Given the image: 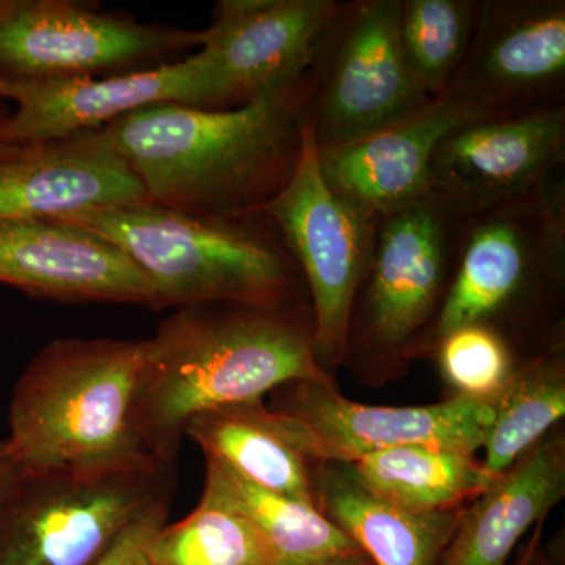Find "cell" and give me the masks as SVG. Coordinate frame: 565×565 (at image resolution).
Returning <instances> with one entry per match:
<instances>
[{
	"label": "cell",
	"instance_id": "6da1fadb",
	"mask_svg": "<svg viewBox=\"0 0 565 565\" xmlns=\"http://www.w3.org/2000/svg\"><path fill=\"white\" fill-rule=\"evenodd\" d=\"M313 68L236 109L154 104L103 129L145 202L214 217L263 214L299 162Z\"/></svg>",
	"mask_w": 565,
	"mask_h": 565
},
{
	"label": "cell",
	"instance_id": "7a4b0ae2",
	"mask_svg": "<svg viewBox=\"0 0 565 565\" xmlns=\"http://www.w3.org/2000/svg\"><path fill=\"white\" fill-rule=\"evenodd\" d=\"M332 379L316 355L310 305L178 308L148 338L137 426L148 451L177 463L193 416L259 401L277 386Z\"/></svg>",
	"mask_w": 565,
	"mask_h": 565
},
{
	"label": "cell",
	"instance_id": "3957f363",
	"mask_svg": "<svg viewBox=\"0 0 565 565\" xmlns=\"http://www.w3.org/2000/svg\"><path fill=\"white\" fill-rule=\"evenodd\" d=\"M148 340L58 338L11 394L7 440L28 473L166 465L148 451L137 411Z\"/></svg>",
	"mask_w": 565,
	"mask_h": 565
},
{
	"label": "cell",
	"instance_id": "277c9868",
	"mask_svg": "<svg viewBox=\"0 0 565 565\" xmlns=\"http://www.w3.org/2000/svg\"><path fill=\"white\" fill-rule=\"evenodd\" d=\"M61 221L117 245L150 282L154 311L203 303L310 305L299 267L264 214L214 217L143 200Z\"/></svg>",
	"mask_w": 565,
	"mask_h": 565
},
{
	"label": "cell",
	"instance_id": "5b68a950",
	"mask_svg": "<svg viewBox=\"0 0 565 565\" xmlns=\"http://www.w3.org/2000/svg\"><path fill=\"white\" fill-rule=\"evenodd\" d=\"M564 274L565 184L557 174L534 191L465 214L451 281L419 352L475 323L492 327L512 345L542 329L559 340L552 319Z\"/></svg>",
	"mask_w": 565,
	"mask_h": 565
},
{
	"label": "cell",
	"instance_id": "8992f818",
	"mask_svg": "<svg viewBox=\"0 0 565 565\" xmlns=\"http://www.w3.org/2000/svg\"><path fill=\"white\" fill-rule=\"evenodd\" d=\"M465 214L429 193L377 218L345 359L396 364L419 352L455 270Z\"/></svg>",
	"mask_w": 565,
	"mask_h": 565
},
{
	"label": "cell",
	"instance_id": "52a82bcc",
	"mask_svg": "<svg viewBox=\"0 0 565 565\" xmlns=\"http://www.w3.org/2000/svg\"><path fill=\"white\" fill-rule=\"evenodd\" d=\"M174 463L22 476L0 504V565H96L122 531L173 497Z\"/></svg>",
	"mask_w": 565,
	"mask_h": 565
},
{
	"label": "cell",
	"instance_id": "ba28073f",
	"mask_svg": "<svg viewBox=\"0 0 565 565\" xmlns=\"http://www.w3.org/2000/svg\"><path fill=\"white\" fill-rule=\"evenodd\" d=\"M203 31L141 24L73 0H0V90L150 70L200 50Z\"/></svg>",
	"mask_w": 565,
	"mask_h": 565
},
{
	"label": "cell",
	"instance_id": "9c48e42d",
	"mask_svg": "<svg viewBox=\"0 0 565 565\" xmlns=\"http://www.w3.org/2000/svg\"><path fill=\"white\" fill-rule=\"evenodd\" d=\"M263 214L302 274L313 316L316 355L329 373L344 362L353 302L377 218L327 184L308 120L296 170Z\"/></svg>",
	"mask_w": 565,
	"mask_h": 565
},
{
	"label": "cell",
	"instance_id": "30bf717a",
	"mask_svg": "<svg viewBox=\"0 0 565 565\" xmlns=\"http://www.w3.org/2000/svg\"><path fill=\"white\" fill-rule=\"evenodd\" d=\"M401 0H352L323 36L308 121L318 151L370 136L423 109L399 41Z\"/></svg>",
	"mask_w": 565,
	"mask_h": 565
},
{
	"label": "cell",
	"instance_id": "8fae6325",
	"mask_svg": "<svg viewBox=\"0 0 565 565\" xmlns=\"http://www.w3.org/2000/svg\"><path fill=\"white\" fill-rule=\"evenodd\" d=\"M280 412L289 440L311 463H353L397 446L471 452L484 446L492 404L455 396L418 407L353 403L332 379L297 382Z\"/></svg>",
	"mask_w": 565,
	"mask_h": 565
},
{
	"label": "cell",
	"instance_id": "7c38bea8",
	"mask_svg": "<svg viewBox=\"0 0 565 565\" xmlns=\"http://www.w3.org/2000/svg\"><path fill=\"white\" fill-rule=\"evenodd\" d=\"M448 90L489 118L564 106V0H481Z\"/></svg>",
	"mask_w": 565,
	"mask_h": 565
},
{
	"label": "cell",
	"instance_id": "4fadbf2b",
	"mask_svg": "<svg viewBox=\"0 0 565 565\" xmlns=\"http://www.w3.org/2000/svg\"><path fill=\"white\" fill-rule=\"evenodd\" d=\"M341 7L338 0H218L199 51L210 63L223 109L303 77Z\"/></svg>",
	"mask_w": 565,
	"mask_h": 565
},
{
	"label": "cell",
	"instance_id": "5bb4252c",
	"mask_svg": "<svg viewBox=\"0 0 565 565\" xmlns=\"http://www.w3.org/2000/svg\"><path fill=\"white\" fill-rule=\"evenodd\" d=\"M565 161V104L467 122L449 132L430 162V193L460 214L541 188Z\"/></svg>",
	"mask_w": 565,
	"mask_h": 565
},
{
	"label": "cell",
	"instance_id": "9a60e30c",
	"mask_svg": "<svg viewBox=\"0 0 565 565\" xmlns=\"http://www.w3.org/2000/svg\"><path fill=\"white\" fill-rule=\"evenodd\" d=\"M17 104L11 132L17 143L98 131L154 104L223 109L221 93L202 52L150 70L106 77H77L0 90Z\"/></svg>",
	"mask_w": 565,
	"mask_h": 565
},
{
	"label": "cell",
	"instance_id": "2e32d148",
	"mask_svg": "<svg viewBox=\"0 0 565 565\" xmlns=\"http://www.w3.org/2000/svg\"><path fill=\"white\" fill-rule=\"evenodd\" d=\"M0 285L55 302L156 308L150 282L117 245L61 218H0Z\"/></svg>",
	"mask_w": 565,
	"mask_h": 565
},
{
	"label": "cell",
	"instance_id": "e0dca14e",
	"mask_svg": "<svg viewBox=\"0 0 565 565\" xmlns=\"http://www.w3.org/2000/svg\"><path fill=\"white\" fill-rule=\"evenodd\" d=\"M484 114L455 92L370 136L318 151L327 184L373 218L403 211L430 193V162L440 141Z\"/></svg>",
	"mask_w": 565,
	"mask_h": 565
},
{
	"label": "cell",
	"instance_id": "ac0fdd59",
	"mask_svg": "<svg viewBox=\"0 0 565 565\" xmlns=\"http://www.w3.org/2000/svg\"><path fill=\"white\" fill-rule=\"evenodd\" d=\"M143 200L104 129L18 143L0 156V218H61Z\"/></svg>",
	"mask_w": 565,
	"mask_h": 565
},
{
	"label": "cell",
	"instance_id": "d6986e66",
	"mask_svg": "<svg viewBox=\"0 0 565 565\" xmlns=\"http://www.w3.org/2000/svg\"><path fill=\"white\" fill-rule=\"evenodd\" d=\"M565 494V438L546 435L465 505L438 565H508L516 542Z\"/></svg>",
	"mask_w": 565,
	"mask_h": 565
},
{
	"label": "cell",
	"instance_id": "ffe728a7",
	"mask_svg": "<svg viewBox=\"0 0 565 565\" xmlns=\"http://www.w3.org/2000/svg\"><path fill=\"white\" fill-rule=\"evenodd\" d=\"M316 508L374 565H438L463 508L415 512L390 503L359 481L349 463L313 471Z\"/></svg>",
	"mask_w": 565,
	"mask_h": 565
},
{
	"label": "cell",
	"instance_id": "44dd1931",
	"mask_svg": "<svg viewBox=\"0 0 565 565\" xmlns=\"http://www.w3.org/2000/svg\"><path fill=\"white\" fill-rule=\"evenodd\" d=\"M184 435L206 459L218 460L270 492L316 505L310 460L289 440L280 412L270 411L262 399L195 415Z\"/></svg>",
	"mask_w": 565,
	"mask_h": 565
},
{
	"label": "cell",
	"instance_id": "7402d4cb",
	"mask_svg": "<svg viewBox=\"0 0 565 565\" xmlns=\"http://www.w3.org/2000/svg\"><path fill=\"white\" fill-rule=\"evenodd\" d=\"M200 501L247 519L274 550L277 565H307L360 550L316 505L263 489L218 460L206 459Z\"/></svg>",
	"mask_w": 565,
	"mask_h": 565
},
{
	"label": "cell",
	"instance_id": "603a6c76",
	"mask_svg": "<svg viewBox=\"0 0 565 565\" xmlns=\"http://www.w3.org/2000/svg\"><path fill=\"white\" fill-rule=\"evenodd\" d=\"M349 465L371 492L415 512L463 508L497 478L471 452L426 445L384 449Z\"/></svg>",
	"mask_w": 565,
	"mask_h": 565
},
{
	"label": "cell",
	"instance_id": "cb8c5ba5",
	"mask_svg": "<svg viewBox=\"0 0 565 565\" xmlns=\"http://www.w3.org/2000/svg\"><path fill=\"white\" fill-rule=\"evenodd\" d=\"M493 419L487 433L489 475L508 471L539 441L552 433L565 415V362L563 345L545 349L516 366L492 403Z\"/></svg>",
	"mask_w": 565,
	"mask_h": 565
},
{
	"label": "cell",
	"instance_id": "d4e9b609",
	"mask_svg": "<svg viewBox=\"0 0 565 565\" xmlns=\"http://www.w3.org/2000/svg\"><path fill=\"white\" fill-rule=\"evenodd\" d=\"M481 0H401L399 41L412 76L430 98L455 81L470 47Z\"/></svg>",
	"mask_w": 565,
	"mask_h": 565
},
{
	"label": "cell",
	"instance_id": "484cf974",
	"mask_svg": "<svg viewBox=\"0 0 565 565\" xmlns=\"http://www.w3.org/2000/svg\"><path fill=\"white\" fill-rule=\"evenodd\" d=\"M150 565H277V557L243 515L200 501L185 519L159 530Z\"/></svg>",
	"mask_w": 565,
	"mask_h": 565
},
{
	"label": "cell",
	"instance_id": "4316f807",
	"mask_svg": "<svg viewBox=\"0 0 565 565\" xmlns=\"http://www.w3.org/2000/svg\"><path fill=\"white\" fill-rule=\"evenodd\" d=\"M430 351L456 396L492 404L514 373L515 348L489 326L460 327Z\"/></svg>",
	"mask_w": 565,
	"mask_h": 565
},
{
	"label": "cell",
	"instance_id": "83f0119b",
	"mask_svg": "<svg viewBox=\"0 0 565 565\" xmlns=\"http://www.w3.org/2000/svg\"><path fill=\"white\" fill-rule=\"evenodd\" d=\"M170 504L172 498H166L137 516L96 565H150L151 544L169 522Z\"/></svg>",
	"mask_w": 565,
	"mask_h": 565
},
{
	"label": "cell",
	"instance_id": "f1b7e54d",
	"mask_svg": "<svg viewBox=\"0 0 565 565\" xmlns=\"http://www.w3.org/2000/svg\"><path fill=\"white\" fill-rule=\"evenodd\" d=\"M25 475L24 467L18 459L17 452L11 448L9 440L0 441V504L9 497L14 486Z\"/></svg>",
	"mask_w": 565,
	"mask_h": 565
},
{
	"label": "cell",
	"instance_id": "f546056e",
	"mask_svg": "<svg viewBox=\"0 0 565 565\" xmlns=\"http://www.w3.org/2000/svg\"><path fill=\"white\" fill-rule=\"evenodd\" d=\"M542 523L544 522L539 523L534 537L531 539L525 553L520 557L516 565H555L548 559V557H546L544 550L541 548Z\"/></svg>",
	"mask_w": 565,
	"mask_h": 565
},
{
	"label": "cell",
	"instance_id": "4dcf8cb0",
	"mask_svg": "<svg viewBox=\"0 0 565 565\" xmlns=\"http://www.w3.org/2000/svg\"><path fill=\"white\" fill-rule=\"evenodd\" d=\"M307 565H374V563L366 553L362 552V550H356V552L322 557V559Z\"/></svg>",
	"mask_w": 565,
	"mask_h": 565
},
{
	"label": "cell",
	"instance_id": "1f68e13d",
	"mask_svg": "<svg viewBox=\"0 0 565 565\" xmlns=\"http://www.w3.org/2000/svg\"><path fill=\"white\" fill-rule=\"evenodd\" d=\"M11 115L13 111L7 109L6 103L0 98V156L18 145L11 132Z\"/></svg>",
	"mask_w": 565,
	"mask_h": 565
}]
</instances>
